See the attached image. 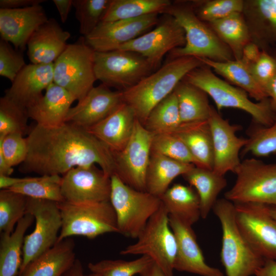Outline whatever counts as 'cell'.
Segmentation results:
<instances>
[{"instance_id": "obj_2", "label": "cell", "mask_w": 276, "mask_h": 276, "mask_svg": "<svg viewBox=\"0 0 276 276\" xmlns=\"http://www.w3.org/2000/svg\"><path fill=\"white\" fill-rule=\"evenodd\" d=\"M202 65L195 57L168 59L156 71L122 91L123 102L133 109L136 119L144 125L153 108L173 92L188 73Z\"/></svg>"}, {"instance_id": "obj_9", "label": "cell", "mask_w": 276, "mask_h": 276, "mask_svg": "<svg viewBox=\"0 0 276 276\" xmlns=\"http://www.w3.org/2000/svg\"><path fill=\"white\" fill-rule=\"evenodd\" d=\"M234 173V185L224 198L234 203L276 205V163L266 164L256 158L241 161Z\"/></svg>"}, {"instance_id": "obj_28", "label": "cell", "mask_w": 276, "mask_h": 276, "mask_svg": "<svg viewBox=\"0 0 276 276\" xmlns=\"http://www.w3.org/2000/svg\"><path fill=\"white\" fill-rule=\"evenodd\" d=\"M187 146L197 167L213 169L212 134L208 120L181 124L173 132Z\"/></svg>"}, {"instance_id": "obj_43", "label": "cell", "mask_w": 276, "mask_h": 276, "mask_svg": "<svg viewBox=\"0 0 276 276\" xmlns=\"http://www.w3.org/2000/svg\"><path fill=\"white\" fill-rule=\"evenodd\" d=\"M110 0H73L79 32L84 37L101 22Z\"/></svg>"}, {"instance_id": "obj_56", "label": "cell", "mask_w": 276, "mask_h": 276, "mask_svg": "<svg viewBox=\"0 0 276 276\" xmlns=\"http://www.w3.org/2000/svg\"><path fill=\"white\" fill-rule=\"evenodd\" d=\"M140 276H166L163 270L153 262L146 268Z\"/></svg>"}, {"instance_id": "obj_29", "label": "cell", "mask_w": 276, "mask_h": 276, "mask_svg": "<svg viewBox=\"0 0 276 276\" xmlns=\"http://www.w3.org/2000/svg\"><path fill=\"white\" fill-rule=\"evenodd\" d=\"M169 215L192 226L201 218L198 195L191 186L176 183L160 197Z\"/></svg>"}, {"instance_id": "obj_18", "label": "cell", "mask_w": 276, "mask_h": 276, "mask_svg": "<svg viewBox=\"0 0 276 276\" xmlns=\"http://www.w3.org/2000/svg\"><path fill=\"white\" fill-rule=\"evenodd\" d=\"M159 14L110 22L101 21L88 35L85 43L95 52L118 50L122 45L147 32L159 21Z\"/></svg>"}, {"instance_id": "obj_7", "label": "cell", "mask_w": 276, "mask_h": 276, "mask_svg": "<svg viewBox=\"0 0 276 276\" xmlns=\"http://www.w3.org/2000/svg\"><path fill=\"white\" fill-rule=\"evenodd\" d=\"M62 218L58 242L73 236L94 239L106 233H119L117 217L110 202L57 203Z\"/></svg>"}, {"instance_id": "obj_53", "label": "cell", "mask_w": 276, "mask_h": 276, "mask_svg": "<svg viewBox=\"0 0 276 276\" xmlns=\"http://www.w3.org/2000/svg\"><path fill=\"white\" fill-rule=\"evenodd\" d=\"M28 177L23 178L12 177L10 176L0 175L1 190L8 189L10 188L27 180Z\"/></svg>"}, {"instance_id": "obj_6", "label": "cell", "mask_w": 276, "mask_h": 276, "mask_svg": "<svg viewBox=\"0 0 276 276\" xmlns=\"http://www.w3.org/2000/svg\"><path fill=\"white\" fill-rule=\"evenodd\" d=\"M110 202L114 210L119 233L137 239L151 217L159 210V197L133 189L116 175L110 177Z\"/></svg>"}, {"instance_id": "obj_13", "label": "cell", "mask_w": 276, "mask_h": 276, "mask_svg": "<svg viewBox=\"0 0 276 276\" xmlns=\"http://www.w3.org/2000/svg\"><path fill=\"white\" fill-rule=\"evenodd\" d=\"M154 134L136 119L132 134L125 147L113 153L115 173L125 184L146 191V182Z\"/></svg>"}, {"instance_id": "obj_55", "label": "cell", "mask_w": 276, "mask_h": 276, "mask_svg": "<svg viewBox=\"0 0 276 276\" xmlns=\"http://www.w3.org/2000/svg\"><path fill=\"white\" fill-rule=\"evenodd\" d=\"M62 276H86L84 274L81 261L76 259L72 266Z\"/></svg>"}, {"instance_id": "obj_21", "label": "cell", "mask_w": 276, "mask_h": 276, "mask_svg": "<svg viewBox=\"0 0 276 276\" xmlns=\"http://www.w3.org/2000/svg\"><path fill=\"white\" fill-rule=\"evenodd\" d=\"M169 220L177 244L174 269L200 276H223L219 269L206 263L192 226L172 216Z\"/></svg>"}, {"instance_id": "obj_39", "label": "cell", "mask_w": 276, "mask_h": 276, "mask_svg": "<svg viewBox=\"0 0 276 276\" xmlns=\"http://www.w3.org/2000/svg\"><path fill=\"white\" fill-rule=\"evenodd\" d=\"M28 197L9 189L0 191V232L12 233L26 214Z\"/></svg>"}, {"instance_id": "obj_32", "label": "cell", "mask_w": 276, "mask_h": 276, "mask_svg": "<svg viewBox=\"0 0 276 276\" xmlns=\"http://www.w3.org/2000/svg\"><path fill=\"white\" fill-rule=\"evenodd\" d=\"M183 177L195 188L200 200L201 218L205 219L213 209L219 194L226 187V178L213 169L195 166Z\"/></svg>"}, {"instance_id": "obj_33", "label": "cell", "mask_w": 276, "mask_h": 276, "mask_svg": "<svg viewBox=\"0 0 276 276\" xmlns=\"http://www.w3.org/2000/svg\"><path fill=\"white\" fill-rule=\"evenodd\" d=\"M198 58L203 64L226 79L229 83L244 90L257 102L268 98L266 92L256 81L249 67L241 60L232 59L219 62Z\"/></svg>"}, {"instance_id": "obj_51", "label": "cell", "mask_w": 276, "mask_h": 276, "mask_svg": "<svg viewBox=\"0 0 276 276\" xmlns=\"http://www.w3.org/2000/svg\"><path fill=\"white\" fill-rule=\"evenodd\" d=\"M52 2L57 9L62 22L65 23L73 6V0H53Z\"/></svg>"}, {"instance_id": "obj_30", "label": "cell", "mask_w": 276, "mask_h": 276, "mask_svg": "<svg viewBox=\"0 0 276 276\" xmlns=\"http://www.w3.org/2000/svg\"><path fill=\"white\" fill-rule=\"evenodd\" d=\"M34 220L32 215L26 213L12 233H1L0 276L18 274L22 262L25 234Z\"/></svg>"}, {"instance_id": "obj_11", "label": "cell", "mask_w": 276, "mask_h": 276, "mask_svg": "<svg viewBox=\"0 0 276 276\" xmlns=\"http://www.w3.org/2000/svg\"><path fill=\"white\" fill-rule=\"evenodd\" d=\"M94 70L97 80L123 91L136 85L155 68L137 53L116 50L95 52Z\"/></svg>"}, {"instance_id": "obj_50", "label": "cell", "mask_w": 276, "mask_h": 276, "mask_svg": "<svg viewBox=\"0 0 276 276\" xmlns=\"http://www.w3.org/2000/svg\"><path fill=\"white\" fill-rule=\"evenodd\" d=\"M45 0H1V9L22 8L34 5H40Z\"/></svg>"}, {"instance_id": "obj_12", "label": "cell", "mask_w": 276, "mask_h": 276, "mask_svg": "<svg viewBox=\"0 0 276 276\" xmlns=\"http://www.w3.org/2000/svg\"><path fill=\"white\" fill-rule=\"evenodd\" d=\"M26 213L34 216L35 226L33 231L25 237L18 273L31 261L56 244L62 226L57 202L28 197Z\"/></svg>"}, {"instance_id": "obj_35", "label": "cell", "mask_w": 276, "mask_h": 276, "mask_svg": "<svg viewBox=\"0 0 276 276\" xmlns=\"http://www.w3.org/2000/svg\"><path fill=\"white\" fill-rule=\"evenodd\" d=\"M208 24L229 49L234 59L240 60L243 48L251 41L243 13H237Z\"/></svg>"}, {"instance_id": "obj_23", "label": "cell", "mask_w": 276, "mask_h": 276, "mask_svg": "<svg viewBox=\"0 0 276 276\" xmlns=\"http://www.w3.org/2000/svg\"><path fill=\"white\" fill-rule=\"evenodd\" d=\"M136 119L133 109L123 102L109 116L87 129L116 153L128 143Z\"/></svg>"}, {"instance_id": "obj_41", "label": "cell", "mask_w": 276, "mask_h": 276, "mask_svg": "<svg viewBox=\"0 0 276 276\" xmlns=\"http://www.w3.org/2000/svg\"><path fill=\"white\" fill-rule=\"evenodd\" d=\"M27 109L5 95L0 98V135L29 132Z\"/></svg>"}, {"instance_id": "obj_34", "label": "cell", "mask_w": 276, "mask_h": 276, "mask_svg": "<svg viewBox=\"0 0 276 276\" xmlns=\"http://www.w3.org/2000/svg\"><path fill=\"white\" fill-rule=\"evenodd\" d=\"M174 92L178 101L181 124L208 120L211 105L205 91L182 80Z\"/></svg>"}, {"instance_id": "obj_36", "label": "cell", "mask_w": 276, "mask_h": 276, "mask_svg": "<svg viewBox=\"0 0 276 276\" xmlns=\"http://www.w3.org/2000/svg\"><path fill=\"white\" fill-rule=\"evenodd\" d=\"M171 3L169 0H110L101 21H114L153 13L162 14Z\"/></svg>"}, {"instance_id": "obj_49", "label": "cell", "mask_w": 276, "mask_h": 276, "mask_svg": "<svg viewBox=\"0 0 276 276\" xmlns=\"http://www.w3.org/2000/svg\"><path fill=\"white\" fill-rule=\"evenodd\" d=\"M261 52L260 47L251 41L243 48L240 60L249 68L258 60Z\"/></svg>"}, {"instance_id": "obj_20", "label": "cell", "mask_w": 276, "mask_h": 276, "mask_svg": "<svg viewBox=\"0 0 276 276\" xmlns=\"http://www.w3.org/2000/svg\"><path fill=\"white\" fill-rule=\"evenodd\" d=\"M48 19L41 5L17 9L0 8L1 39L23 52L34 32Z\"/></svg>"}, {"instance_id": "obj_8", "label": "cell", "mask_w": 276, "mask_h": 276, "mask_svg": "<svg viewBox=\"0 0 276 276\" xmlns=\"http://www.w3.org/2000/svg\"><path fill=\"white\" fill-rule=\"evenodd\" d=\"M169 218V214L162 203L137 237V241L126 247L120 254L148 256L166 276H173L177 244Z\"/></svg>"}, {"instance_id": "obj_31", "label": "cell", "mask_w": 276, "mask_h": 276, "mask_svg": "<svg viewBox=\"0 0 276 276\" xmlns=\"http://www.w3.org/2000/svg\"><path fill=\"white\" fill-rule=\"evenodd\" d=\"M194 166L151 152L146 176V191L160 198L176 177L183 176Z\"/></svg>"}, {"instance_id": "obj_48", "label": "cell", "mask_w": 276, "mask_h": 276, "mask_svg": "<svg viewBox=\"0 0 276 276\" xmlns=\"http://www.w3.org/2000/svg\"><path fill=\"white\" fill-rule=\"evenodd\" d=\"M249 68L256 81L266 91L267 85L276 75V58L262 50L258 60Z\"/></svg>"}, {"instance_id": "obj_37", "label": "cell", "mask_w": 276, "mask_h": 276, "mask_svg": "<svg viewBox=\"0 0 276 276\" xmlns=\"http://www.w3.org/2000/svg\"><path fill=\"white\" fill-rule=\"evenodd\" d=\"M180 124L178 101L173 91L153 108L144 126L155 135L172 133Z\"/></svg>"}, {"instance_id": "obj_27", "label": "cell", "mask_w": 276, "mask_h": 276, "mask_svg": "<svg viewBox=\"0 0 276 276\" xmlns=\"http://www.w3.org/2000/svg\"><path fill=\"white\" fill-rule=\"evenodd\" d=\"M75 247L71 237L57 242L31 261L18 276H62L76 259Z\"/></svg>"}, {"instance_id": "obj_47", "label": "cell", "mask_w": 276, "mask_h": 276, "mask_svg": "<svg viewBox=\"0 0 276 276\" xmlns=\"http://www.w3.org/2000/svg\"><path fill=\"white\" fill-rule=\"evenodd\" d=\"M24 136L19 133L0 135V151L12 167L21 165L26 158L28 145Z\"/></svg>"}, {"instance_id": "obj_45", "label": "cell", "mask_w": 276, "mask_h": 276, "mask_svg": "<svg viewBox=\"0 0 276 276\" xmlns=\"http://www.w3.org/2000/svg\"><path fill=\"white\" fill-rule=\"evenodd\" d=\"M151 152L177 161L198 166L197 162L186 144L172 133L154 135Z\"/></svg>"}, {"instance_id": "obj_15", "label": "cell", "mask_w": 276, "mask_h": 276, "mask_svg": "<svg viewBox=\"0 0 276 276\" xmlns=\"http://www.w3.org/2000/svg\"><path fill=\"white\" fill-rule=\"evenodd\" d=\"M155 28L122 45L118 50L137 53L145 57L156 70L167 53L183 47L185 31L172 16L163 14Z\"/></svg>"}, {"instance_id": "obj_40", "label": "cell", "mask_w": 276, "mask_h": 276, "mask_svg": "<svg viewBox=\"0 0 276 276\" xmlns=\"http://www.w3.org/2000/svg\"><path fill=\"white\" fill-rule=\"evenodd\" d=\"M153 262L150 257L142 256L131 261L103 260L89 263L87 267L97 276H134L140 274Z\"/></svg>"}, {"instance_id": "obj_22", "label": "cell", "mask_w": 276, "mask_h": 276, "mask_svg": "<svg viewBox=\"0 0 276 276\" xmlns=\"http://www.w3.org/2000/svg\"><path fill=\"white\" fill-rule=\"evenodd\" d=\"M53 77L54 63L26 64L5 95L27 109L42 97Z\"/></svg>"}, {"instance_id": "obj_24", "label": "cell", "mask_w": 276, "mask_h": 276, "mask_svg": "<svg viewBox=\"0 0 276 276\" xmlns=\"http://www.w3.org/2000/svg\"><path fill=\"white\" fill-rule=\"evenodd\" d=\"M71 34L63 30L53 18L41 25L28 43V55L31 63H54L67 45Z\"/></svg>"}, {"instance_id": "obj_57", "label": "cell", "mask_w": 276, "mask_h": 276, "mask_svg": "<svg viewBox=\"0 0 276 276\" xmlns=\"http://www.w3.org/2000/svg\"><path fill=\"white\" fill-rule=\"evenodd\" d=\"M13 171V167L9 165L2 152L0 151V175L11 176Z\"/></svg>"}, {"instance_id": "obj_16", "label": "cell", "mask_w": 276, "mask_h": 276, "mask_svg": "<svg viewBox=\"0 0 276 276\" xmlns=\"http://www.w3.org/2000/svg\"><path fill=\"white\" fill-rule=\"evenodd\" d=\"M110 176L96 165L74 168L62 175L61 193L72 203L110 201Z\"/></svg>"}, {"instance_id": "obj_59", "label": "cell", "mask_w": 276, "mask_h": 276, "mask_svg": "<svg viewBox=\"0 0 276 276\" xmlns=\"http://www.w3.org/2000/svg\"><path fill=\"white\" fill-rule=\"evenodd\" d=\"M86 276H97V275L91 273L90 274H89L88 275H86Z\"/></svg>"}, {"instance_id": "obj_52", "label": "cell", "mask_w": 276, "mask_h": 276, "mask_svg": "<svg viewBox=\"0 0 276 276\" xmlns=\"http://www.w3.org/2000/svg\"><path fill=\"white\" fill-rule=\"evenodd\" d=\"M254 276H276V260L265 259Z\"/></svg>"}, {"instance_id": "obj_46", "label": "cell", "mask_w": 276, "mask_h": 276, "mask_svg": "<svg viewBox=\"0 0 276 276\" xmlns=\"http://www.w3.org/2000/svg\"><path fill=\"white\" fill-rule=\"evenodd\" d=\"M22 52L13 48L10 43L0 39V75L12 82L26 65Z\"/></svg>"}, {"instance_id": "obj_1", "label": "cell", "mask_w": 276, "mask_h": 276, "mask_svg": "<svg viewBox=\"0 0 276 276\" xmlns=\"http://www.w3.org/2000/svg\"><path fill=\"white\" fill-rule=\"evenodd\" d=\"M26 139L28 153L21 172L62 176L75 167L97 165L110 177L115 173L113 153L87 129L73 123L36 124Z\"/></svg>"}, {"instance_id": "obj_44", "label": "cell", "mask_w": 276, "mask_h": 276, "mask_svg": "<svg viewBox=\"0 0 276 276\" xmlns=\"http://www.w3.org/2000/svg\"><path fill=\"white\" fill-rule=\"evenodd\" d=\"M248 153L256 157L276 154V116L271 125H259L250 131L248 142L242 149L243 155Z\"/></svg>"}, {"instance_id": "obj_4", "label": "cell", "mask_w": 276, "mask_h": 276, "mask_svg": "<svg viewBox=\"0 0 276 276\" xmlns=\"http://www.w3.org/2000/svg\"><path fill=\"white\" fill-rule=\"evenodd\" d=\"M221 224V262L226 276H252L265 259L250 245L236 220L235 206L225 198L218 199L213 209Z\"/></svg>"}, {"instance_id": "obj_19", "label": "cell", "mask_w": 276, "mask_h": 276, "mask_svg": "<svg viewBox=\"0 0 276 276\" xmlns=\"http://www.w3.org/2000/svg\"><path fill=\"white\" fill-rule=\"evenodd\" d=\"M123 102L122 91L112 90L102 83L94 86L70 108L66 122L87 129L109 116Z\"/></svg>"}, {"instance_id": "obj_26", "label": "cell", "mask_w": 276, "mask_h": 276, "mask_svg": "<svg viewBox=\"0 0 276 276\" xmlns=\"http://www.w3.org/2000/svg\"><path fill=\"white\" fill-rule=\"evenodd\" d=\"M242 13L251 41L260 49L276 42V0L245 1Z\"/></svg>"}, {"instance_id": "obj_60", "label": "cell", "mask_w": 276, "mask_h": 276, "mask_svg": "<svg viewBox=\"0 0 276 276\" xmlns=\"http://www.w3.org/2000/svg\"><path fill=\"white\" fill-rule=\"evenodd\" d=\"M276 58V57H275Z\"/></svg>"}, {"instance_id": "obj_17", "label": "cell", "mask_w": 276, "mask_h": 276, "mask_svg": "<svg viewBox=\"0 0 276 276\" xmlns=\"http://www.w3.org/2000/svg\"><path fill=\"white\" fill-rule=\"evenodd\" d=\"M208 121L212 138L213 170L223 176L229 172L234 173L241 162L239 154L248 138L238 136L236 132L241 130V126L231 124L212 106Z\"/></svg>"}, {"instance_id": "obj_54", "label": "cell", "mask_w": 276, "mask_h": 276, "mask_svg": "<svg viewBox=\"0 0 276 276\" xmlns=\"http://www.w3.org/2000/svg\"><path fill=\"white\" fill-rule=\"evenodd\" d=\"M266 91L269 98L271 108L276 113V75L267 85Z\"/></svg>"}, {"instance_id": "obj_42", "label": "cell", "mask_w": 276, "mask_h": 276, "mask_svg": "<svg viewBox=\"0 0 276 276\" xmlns=\"http://www.w3.org/2000/svg\"><path fill=\"white\" fill-rule=\"evenodd\" d=\"M191 3L197 17L202 21L210 23L242 13L244 1H194Z\"/></svg>"}, {"instance_id": "obj_38", "label": "cell", "mask_w": 276, "mask_h": 276, "mask_svg": "<svg viewBox=\"0 0 276 276\" xmlns=\"http://www.w3.org/2000/svg\"><path fill=\"white\" fill-rule=\"evenodd\" d=\"M61 175H43L28 177L27 180L9 189L28 197L48 200L57 203L64 201L61 193Z\"/></svg>"}, {"instance_id": "obj_3", "label": "cell", "mask_w": 276, "mask_h": 276, "mask_svg": "<svg viewBox=\"0 0 276 276\" xmlns=\"http://www.w3.org/2000/svg\"><path fill=\"white\" fill-rule=\"evenodd\" d=\"M162 14L173 17L183 29L186 37L185 45L171 51L168 59L188 56L219 62L234 59L229 49L209 25L197 17L191 2H172Z\"/></svg>"}, {"instance_id": "obj_25", "label": "cell", "mask_w": 276, "mask_h": 276, "mask_svg": "<svg viewBox=\"0 0 276 276\" xmlns=\"http://www.w3.org/2000/svg\"><path fill=\"white\" fill-rule=\"evenodd\" d=\"M76 100L68 91L53 82L42 97L27 109L28 116L38 125L57 126L66 122L72 104Z\"/></svg>"}, {"instance_id": "obj_5", "label": "cell", "mask_w": 276, "mask_h": 276, "mask_svg": "<svg viewBox=\"0 0 276 276\" xmlns=\"http://www.w3.org/2000/svg\"><path fill=\"white\" fill-rule=\"evenodd\" d=\"M183 80L205 91L213 99L219 112L224 108L239 109L250 114L256 124L263 126L271 125L274 120L276 113L269 98L251 101L246 92L220 79L205 64L190 71Z\"/></svg>"}, {"instance_id": "obj_14", "label": "cell", "mask_w": 276, "mask_h": 276, "mask_svg": "<svg viewBox=\"0 0 276 276\" xmlns=\"http://www.w3.org/2000/svg\"><path fill=\"white\" fill-rule=\"evenodd\" d=\"M235 206L237 225L248 242L265 259L276 260V221L268 205L246 203Z\"/></svg>"}, {"instance_id": "obj_10", "label": "cell", "mask_w": 276, "mask_h": 276, "mask_svg": "<svg viewBox=\"0 0 276 276\" xmlns=\"http://www.w3.org/2000/svg\"><path fill=\"white\" fill-rule=\"evenodd\" d=\"M95 51L84 39L66 48L54 63L53 82L76 99H82L94 86Z\"/></svg>"}, {"instance_id": "obj_58", "label": "cell", "mask_w": 276, "mask_h": 276, "mask_svg": "<svg viewBox=\"0 0 276 276\" xmlns=\"http://www.w3.org/2000/svg\"><path fill=\"white\" fill-rule=\"evenodd\" d=\"M268 207L270 214L276 221V205H268Z\"/></svg>"}]
</instances>
